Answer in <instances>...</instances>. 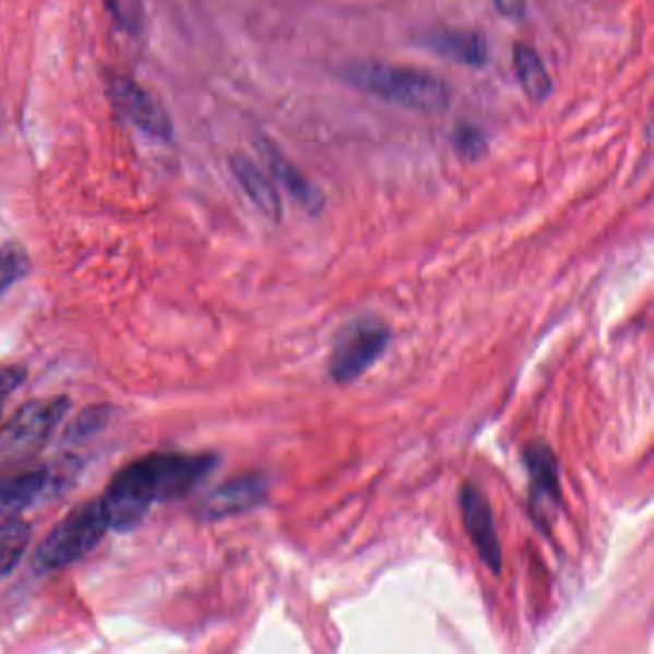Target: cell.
Segmentation results:
<instances>
[{
  "label": "cell",
  "instance_id": "obj_3",
  "mask_svg": "<svg viewBox=\"0 0 654 654\" xmlns=\"http://www.w3.org/2000/svg\"><path fill=\"white\" fill-rule=\"evenodd\" d=\"M108 530L98 499L75 507L40 542L33 557V567L40 574L70 567L93 551Z\"/></svg>",
  "mask_w": 654,
  "mask_h": 654
},
{
  "label": "cell",
  "instance_id": "obj_7",
  "mask_svg": "<svg viewBox=\"0 0 654 654\" xmlns=\"http://www.w3.org/2000/svg\"><path fill=\"white\" fill-rule=\"evenodd\" d=\"M267 497V481L260 474H248L235 480L225 481L213 489L210 496L198 504L197 514L202 521H222L237 514H245L263 503Z\"/></svg>",
  "mask_w": 654,
  "mask_h": 654
},
{
  "label": "cell",
  "instance_id": "obj_18",
  "mask_svg": "<svg viewBox=\"0 0 654 654\" xmlns=\"http://www.w3.org/2000/svg\"><path fill=\"white\" fill-rule=\"evenodd\" d=\"M451 144L457 151L459 156L468 162H478L488 156V136L484 134L480 127L473 126V123H459L451 133Z\"/></svg>",
  "mask_w": 654,
  "mask_h": 654
},
{
  "label": "cell",
  "instance_id": "obj_2",
  "mask_svg": "<svg viewBox=\"0 0 654 654\" xmlns=\"http://www.w3.org/2000/svg\"><path fill=\"white\" fill-rule=\"evenodd\" d=\"M342 80L361 93L418 114H443L451 104L445 81L395 63H354L342 71Z\"/></svg>",
  "mask_w": 654,
  "mask_h": 654
},
{
  "label": "cell",
  "instance_id": "obj_17",
  "mask_svg": "<svg viewBox=\"0 0 654 654\" xmlns=\"http://www.w3.org/2000/svg\"><path fill=\"white\" fill-rule=\"evenodd\" d=\"M111 417H114V407H110V405L87 407V409L81 411L80 417L73 418V423L68 426L66 438L70 442H80V440L96 436V433L103 432L106 426L110 425Z\"/></svg>",
  "mask_w": 654,
  "mask_h": 654
},
{
  "label": "cell",
  "instance_id": "obj_1",
  "mask_svg": "<svg viewBox=\"0 0 654 654\" xmlns=\"http://www.w3.org/2000/svg\"><path fill=\"white\" fill-rule=\"evenodd\" d=\"M215 466L213 453H154L136 459L98 497L108 526L119 532L139 526L154 504L189 496Z\"/></svg>",
  "mask_w": 654,
  "mask_h": 654
},
{
  "label": "cell",
  "instance_id": "obj_11",
  "mask_svg": "<svg viewBox=\"0 0 654 654\" xmlns=\"http://www.w3.org/2000/svg\"><path fill=\"white\" fill-rule=\"evenodd\" d=\"M425 47L466 68H484L488 63V40L478 32L440 29L426 37Z\"/></svg>",
  "mask_w": 654,
  "mask_h": 654
},
{
  "label": "cell",
  "instance_id": "obj_4",
  "mask_svg": "<svg viewBox=\"0 0 654 654\" xmlns=\"http://www.w3.org/2000/svg\"><path fill=\"white\" fill-rule=\"evenodd\" d=\"M392 340L387 324L374 317H357L340 329L332 342L329 377L336 384H354L384 355Z\"/></svg>",
  "mask_w": 654,
  "mask_h": 654
},
{
  "label": "cell",
  "instance_id": "obj_8",
  "mask_svg": "<svg viewBox=\"0 0 654 654\" xmlns=\"http://www.w3.org/2000/svg\"><path fill=\"white\" fill-rule=\"evenodd\" d=\"M530 480V503L536 514H544L547 507L560 503L559 461L551 445L545 442H530L522 451Z\"/></svg>",
  "mask_w": 654,
  "mask_h": 654
},
{
  "label": "cell",
  "instance_id": "obj_14",
  "mask_svg": "<svg viewBox=\"0 0 654 654\" xmlns=\"http://www.w3.org/2000/svg\"><path fill=\"white\" fill-rule=\"evenodd\" d=\"M513 62L524 95L528 96L532 103H545L551 96L552 80L544 58L536 48L522 43L514 45Z\"/></svg>",
  "mask_w": 654,
  "mask_h": 654
},
{
  "label": "cell",
  "instance_id": "obj_13",
  "mask_svg": "<svg viewBox=\"0 0 654 654\" xmlns=\"http://www.w3.org/2000/svg\"><path fill=\"white\" fill-rule=\"evenodd\" d=\"M52 481V474L45 468L12 474L0 478V519H12L32 507Z\"/></svg>",
  "mask_w": 654,
  "mask_h": 654
},
{
  "label": "cell",
  "instance_id": "obj_5",
  "mask_svg": "<svg viewBox=\"0 0 654 654\" xmlns=\"http://www.w3.org/2000/svg\"><path fill=\"white\" fill-rule=\"evenodd\" d=\"M461 519H463L466 536L471 537L481 562L494 574H501L503 551L496 532L494 511L486 494L473 481H465L461 488Z\"/></svg>",
  "mask_w": 654,
  "mask_h": 654
},
{
  "label": "cell",
  "instance_id": "obj_12",
  "mask_svg": "<svg viewBox=\"0 0 654 654\" xmlns=\"http://www.w3.org/2000/svg\"><path fill=\"white\" fill-rule=\"evenodd\" d=\"M230 169H233L238 185L245 190L246 197L250 198V202L267 219L278 222L283 215V202H281V194L276 190L275 181L246 156H235L230 159Z\"/></svg>",
  "mask_w": 654,
  "mask_h": 654
},
{
  "label": "cell",
  "instance_id": "obj_15",
  "mask_svg": "<svg viewBox=\"0 0 654 654\" xmlns=\"http://www.w3.org/2000/svg\"><path fill=\"white\" fill-rule=\"evenodd\" d=\"M29 539H32V528L27 522L12 516L0 524V578L14 570L27 551Z\"/></svg>",
  "mask_w": 654,
  "mask_h": 654
},
{
  "label": "cell",
  "instance_id": "obj_6",
  "mask_svg": "<svg viewBox=\"0 0 654 654\" xmlns=\"http://www.w3.org/2000/svg\"><path fill=\"white\" fill-rule=\"evenodd\" d=\"M108 95L119 114L129 119L142 133L167 141L171 136V121L166 111L141 85L126 75H114L108 81Z\"/></svg>",
  "mask_w": 654,
  "mask_h": 654
},
{
  "label": "cell",
  "instance_id": "obj_16",
  "mask_svg": "<svg viewBox=\"0 0 654 654\" xmlns=\"http://www.w3.org/2000/svg\"><path fill=\"white\" fill-rule=\"evenodd\" d=\"M32 261L20 245H7L0 248V298L9 293L14 284L27 276Z\"/></svg>",
  "mask_w": 654,
  "mask_h": 654
},
{
  "label": "cell",
  "instance_id": "obj_19",
  "mask_svg": "<svg viewBox=\"0 0 654 654\" xmlns=\"http://www.w3.org/2000/svg\"><path fill=\"white\" fill-rule=\"evenodd\" d=\"M111 12L127 29H136L139 25V4L136 0H108Z\"/></svg>",
  "mask_w": 654,
  "mask_h": 654
},
{
  "label": "cell",
  "instance_id": "obj_21",
  "mask_svg": "<svg viewBox=\"0 0 654 654\" xmlns=\"http://www.w3.org/2000/svg\"><path fill=\"white\" fill-rule=\"evenodd\" d=\"M494 4L497 12L507 20H522L528 10L526 0H494Z\"/></svg>",
  "mask_w": 654,
  "mask_h": 654
},
{
  "label": "cell",
  "instance_id": "obj_20",
  "mask_svg": "<svg viewBox=\"0 0 654 654\" xmlns=\"http://www.w3.org/2000/svg\"><path fill=\"white\" fill-rule=\"evenodd\" d=\"M24 367H17V365H7V367H0V402L4 397H9L14 390H16L22 382L25 380Z\"/></svg>",
  "mask_w": 654,
  "mask_h": 654
},
{
  "label": "cell",
  "instance_id": "obj_9",
  "mask_svg": "<svg viewBox=\"0 0 654 654\" xmlns=\"http://www.w3.org/2000/svg\"><path fill=\"white\" fill-rule=\"evenodd\" d=\"M70 407L68 397L39 400L22 405L14 417L10 418L7 433L14 442H39L60 425L66 411Z\"/></svg>",
  "mask_w": 654,
  "mask_h": 654
},
{
  "label": "cell",
  "instance_id": "obj_10",
  "mask_svg": "<svg viewBox=\"0 0 654 654\" xmlns=\"http://www.w3.org/2000/svg\"><path fill=\"white\" fill-rule=\"evenodd\" d=\"M261 158L267 164L269 174L275 177L276 182H281L286 192L306 210V212H321L324 205V197L321 190L317 189L316 185L300 174V169L294 166L290 159L284 156L283 152L276 148L271 141H260L258 144Z\"/></svg>",
  "mask_w": 654,
  "mask_h": 654
}]
</instances>
